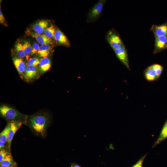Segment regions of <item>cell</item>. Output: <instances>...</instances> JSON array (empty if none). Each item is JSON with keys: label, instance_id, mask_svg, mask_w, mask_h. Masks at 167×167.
<instances>
[{"label": "cell", "instance_id": "cell-1", "mask_svg": "<svg viewBox=\"0 0 167 167\" xmlns=\"http://www.w3.org/2000/svg\"><path fill=\"white\" fill-rule=\"evenodd\" d=\"M49 121L48 117L45 115H35L30 118V125L36 132L43 136L46 132Z\"/></svg>", "mask_w": 167, "mask_h": 167}, {"label": "cell", "instance_id": "cell-2", "mask_svg": "<svg viewBox=\"0 0 167 167\" xmlns=\"http://www.w3.org/2000/svg\"><path fill=\"white\" fill-rule=\"evenodd\" d=\"M1 115L6 120L25 123L27 116L16 109L6 105H1L0 107Z\"/></svg>", "mask_w": 167, "mask_h": 167}, {"label": "cell", "instance_id": "cell-3", "mask_svg": "<svg viewBox=\"0 0 167 167\" xmlns=\"http://www.w3.org/2000/svg\"><path fill=\"white\" fill-rule=\"evenodd\" d=\"M106 39L113 50L119 49L124 45L119 36L114 31H109L106 35Z\"/></svg>", "mask_w": 167, "mask_h": 167}, {"label": "cell", "instance_id": "cell-4", "mask_svg": "<svg viewBox=\"0 0 167 167\" xmlns=\"http://www.w3.org/2000/svg\"><path fill=\"white\" fill-rule=\"evenodd\" d=\"M105 2V0L100 1L92 7L88 14V21H93L99 17L102 12Z\"/></svg>", "mask_w": 167, "mask_h": 167}, {"label": "cell", "instance_id": "cell-5", "mask_svg": "<svg viewBox=\"0 0 167 167\" xmlns=\"http://www.w3.org/2000/svg\"><path fill=\"white\" fill-rule=\"evenodd\" d=\"M114 51L118 58L128 70H130L128 56L124 45Z\"/></svg>", "mask_w": 167, "mask_h": 167}, {"label": "cell", "instance_id": "cell-6", "mask_svg": "<svg viewBox=\"0 0 167 167\" xmlns=\"http://www.w3.org/2000/svg\"><path fill=\"white\" fill-rule=\"evenodd\" d=\"M154 54L160 53L167 48V36L155 38Z\"/></svg>", "mask_w": 167, "mask_h": 167}, {"label": "cell", "instance_id": "cell-7", "mask_svg": "<svg viewBox=\"0 0 167 167\" xmlns=\"http://www.w3.org/2000/svg\"><path fill=\"white\" fill-rule=\"evenodd\" d=\"M155 38L167 36V21L160 25H153L150 29Z\"/></svg>", "mask_w": 167, "mask_h": 167}, {"label": "cell", "instance_id": "cell-8", "mask_svg": "<svg viewBox=\"0 0 167 167\" xmlns=\"http://www.w3.org/2000/svg\"><path fill=\"white\" fill-rule=\"evenodd\" d=\"M38 69L36 66L27 65L24 73V77L27 81H31L36 79L38 75Z\"/></svg>", "mask_w": 167, "mask_h": 167}, {"label": "cell", "instance_id": "cell-9", "mask_svg": "<svg viewBox=\"0 0 167 167\" xmlns=\"http://www.w3.org/2000/svg\"><path fill=\"white\" fill-rule=\"evenodd\" d=\"M10 122L11 129L7 141L8 148L9 151H11V143L14 135L23 123L22 122L15 121H11Z\"/></svg>", "mask_w": 167, "mask_h": 167}, {"label": "cell", "instance_id": "cell-10", "mask_svg": "<svg viewBox=\"0 0 167 167\" xmlns=\"http://www.w3.org/2000/svg\"><path fill=\"white\" fill-rule=\"evenodd\" d=\"M29 35L36 39L38 43L43 45L45 44H53L52 39L49 38L44 34L36 33L35 32L28 31Z\"/></svg>", "mask_w": 167, "mask_h": 167}, {"label": "cell", "instance_id": "cell-11", "mask_svg": "<svg viewBox=\"0 0 167 167\" xmlns=\"http://www.w3.org/2000/svg\"><path fill=\"white\" fill-rule=\"evenodd\" d=\"M54 39L59 45L67 47H69L70 45V42L66 36L58 29L56 30Z\"/></svg>", "mask_w": 167, "mask_h": 167}, {"label": "cell", "instance_id": "cell-12", "mask_svg": "<svg viewBox=\"0 0 167 167\" xmlns=\"http://www.w3.org/2000/svg\"><path fill=\"white\" fill-rule=\"evenodd\" d=\"M49 22L45 20L39 21L34 24L32 28L36 33L41 34L49 25Z\"/></svg>", "mask_w": 167, "mask_h": 167}, {"label": "cell", "instance_id": "cell-13", "mask_svg": "<svg viewBox=\"0 0 167 167\" xmlns=\"http://www.w3.org/2000/svg\"><path fill=\"white\" fill-rule=\"evenodd\" d=\"M14 65L19 74L24 73L26 67L24 62L20 58L15 57L12 58Z\"/></svg>", "mask_w": 167, "mask_h": 167}, {"label": "cell", "instance_id": "cell-14", "mask_svg": "<svg viewBox=\"0 0 167 167\" xmlns=\"http://www.w3.org/2000/svg\"><path fill=\"white\" fill-rule=\"evenodd\" d=\"M143 74L146 80L149 82L155 81L159 78L150 66L144 71Z\"/></svg>", "mask_w": 167, "mask_h": 167}, {"label": "cell", "instance_id": "cell-15", "mask_svg": "<svg viewBox=\"0 0 167 167\" xmlns=\"http://www.w3.org/2000/svg\"><path fill=\"white\" fill-rule=\"evenodd\" d=\"M39 70L41 73H44L48 71L51 67L50 60L47 57L41 59L39 64Z\"/></svg>", "mask_w": 167, "mask_h": 167}, {"label": "cell", "instance_id": "cell-16", "mask_svg": "<svg viewBox=\"0 0 167 167\" xmlns=\"http://www.w3.org/2000/svg\"><path fill=\"white\" fill-rule=\"evenodd\" d=\"M51 50L52 48L49 44L41 45L37 53V56L39 57H47Z\"/></svg>", "mask_w": 167, "mask_h": 167}, {"label": "cell", "instance_id": "cell-17", "mask_svg": "<svg viewBox=\"0 0 167 167\" xmlns=\"http://www.w3.org/2000/svg\"><path fill=\"white\" fill-rule=\"evenodd\" d=\"M167 138V120L164 125L160 134L156 142L153 145V147Z\"/></svg>", "mask_w": 167, "mask_h": 167}, {"label": "cell", "instance_id": "cell-18", "mask_svg": "<svg viewBox=\"0 0 167 167\" xmlns=\"http://www.w3.org/2000/svg\"><path fill=\"white\" fill-rule=\"evenodd\" d=\"M11 129L10 122H9L4 129L0 134V141L5 143L7 141L8 137Z\"/></svg>", "mask_w": 167, "mask_h": 167}, {"label": "cell", "instance_id": "cell-19", "mask_svg": "<svg viewBox=\"0 0 167 167\" xmlns=\"http://www.w3.org/2000/svg\"><path fill=\"white\" fill-rule=\"evenodd\" d=\"M16 163L14 161L10 153L0 163L1 166H14Z\"/></svg>", "mask_w": 167, "mask_h": 167}, {"label": "cell", "instance_id": "cell-20", "mask_svg": "<svg viewBox=\"0 0 167 167\" xmlns=\"http://www.w3.org/2000/svg\"><path fill=\"white\" fill-rule=\"evenodd\" d=\"M15 49L18 56L20 58H24L26 55L22 44L18 42L15 45Z\"/></svg>", "mask_w": 167, "mask_h": 167}, {"label": "cell", "instance_id": "cell-21", "mask_svg": "<svg viewBox=\"0 0 167 167\" xmlns=\"http://www.w3.org/2000/svg\"><path fill=\"white\" fill-rule=\"evenodd\" d=\"M56 29L53 25L47 28L45 30L44 34L50 39H54Z\"/></svg>", "mask_w": 167, "mask_h": 167}, {"label": "cell", "instance_id": "cell-22", "mask_svg": "<svg viewBox=\"0 0 167 167\" xmlns=\"http://www.w3.org/2000/svg\"><path fill=\"white\" fill-rule=\"evenodd\" d=\"M150 66L155 71L158 77L159 78L163 72V66L158 64H154Z\"/></svg>", "mask_w": 167, "mask_h": 167}, {"label": "cell", "instance_id": "cell-23", "mask_svg": "<svg viewBox=\"0 0 167 167\" xmlns=\"http://www.w3.org/2000/svg\"><path fill=\"white\" fill-rule=\"evenodd\" d=\"M22 45L26 54L27 55L31 54L32 47L30 43L28 41H25Z\"/></svg>", "mask_w": 167, "mask_h": 167}, {"label": "cell", "instance_id": "cell-24", "mask_svg": "<svg viewBox=\"0 0 167 167\" xmlns=\"http://www.w3.org/2000/svg\"><path fill=\"white\" fill-rule=\"evenodd\" d=\"M40 60V59L36 58H31L28 62V65L37 66V65L39 64Z\"/></svg>", "mask_w": 167, "mask_h": 167}, {"label": "cell", "instance_id": "cell-25", "mask_svg": "<svg viewBox=\"0 0 167 167\" xmlns=\"http://www.w3.org/2000/svg\"><path fill=\"white\" fill-rule=\"evenodd\" d=\"M146 154L142 156L134 165L131 167H143V164Z\"/></svg>", "mask_w": 167, "mask_h": 167}, {"label": "cell", "instance_id": "cell-26", "mask_svg": "<svg viewBox=\"0 0 167 167\" xmlns=\"http://www.w3.org/2000/svg\"><path fill=\"white\" fill-rule=\"evenodd\" d=\"M9 154L8 152L4 149L0 150V163H1L5 157Z\"/></svg>", "mask_w": 167, "mask_h": 167}, {"label": "cell", "instance_id": "cell-27", "mask_svg": "<svg viewBox=\"0 0 167 167\" xmlns=\"http://www.w3.org/2000/svg\"><path fill=\"white\" fill-rule=\"evenodd\" d=\"M38 44L36 42L34 43L32 46V51L31 54V55H33L36 53H37L40 48Z\"/></svg>", "mask_w": 167, "mask_h": 167}, {"label": "cell", "instance_id": "cell-28", "mask_svg": "<svg viewBox=\"0 0 167 167\" xmlns=\"http://www.w3.org/2000/svg\"><path fill=\"white\" fill-rule=\"evenodd\" d=\"M5 18L3 16L2 11L0 10V22L2 24H3Z\"/></svg>", "mask_w": 167, "mask_h": 167}, {"label": "cell", "instance_id": "cell-29", "mask_svg": "<svg viewBox=\"0 0 167 167\" xmlns=\"http://www.w3.org/2000/svg\"><path fill=\"white\" fill-rule=\"evenodd\" d=\"M70 167H82L81 165L76 162H73L71 164Z\"/></svg>", "mask_w": 167, "mask_h": 167}, {"label": "cell", "instance_id": "cell-30", "mask_svg": "<svg viewBox=\"0 0 167 167\" xmlns=\"http://www.w3.org/2000/svg\"><path fill=\"white\" fill-rule=\"evenodd\" d=\"M5 143L3 141H0V150L2 149L4 147Z\"/></svg>", "mask_w": 167, "mask_h": 167}, {"label": "cell", "instance_id": "cell-31", "mask_svg": "<svg viewBox=\"0 0 167 167\" xmlns=\"http://www.w3.org/2000/svg\"><path fill=\"white\" fill-rule=\"evenodd\" d=\"M14 166H1L0 167H14Z\"/></svg>", "mask_w": 167, "mask_h": 167}]
</instances>
